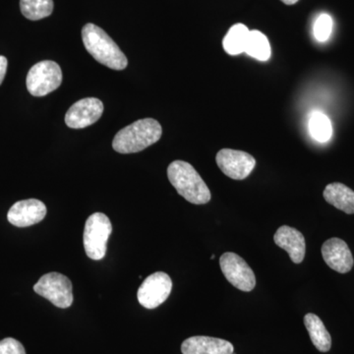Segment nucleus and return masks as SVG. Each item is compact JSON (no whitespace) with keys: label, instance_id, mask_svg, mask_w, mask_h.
<instances>
[{"label":"nucleus","instance_id":"4be33fe9","mask_svg":"<svg viewBox=\"0 0 354 354\" xmlns=\"http://www.w3.org/2000/svg\"><path fill=\"white\" fill-rule=\"evenodd\" d=\"M0 354H26V351L19 341L6 337L0 342Z\"/></svg>","mask_w":354,"mask_h":354},{"label":"nucleus","instance_id":"9b49d317","mask_svg":"<svg viewBox=\"0 0 354 354\" xmlns=\"http://www.w3.org/2000/svg\"><path fill=\"white\" fill-rule=\"evenodd\" d=\"M46 205L38 199L22 200L15 203L8 214L7 220L17 227H27L41 223L46 216Z\"/></svg>","mask_w":354,"mask_h":354},{"label":"nucleus","instance_id":"5701e85b","mask_svg":"<svg viewBox=\"0 0 354 354\" xmlns=\"http://www.w3.org/2000/svg\"><path fill=\"white\" fill-rule=\"evenodd\" d=\"M7 65H8L7 58L0 55V85L3 82L4 78H6Z\"/></svg>","mask_w":354,"mask_h":354},{"label":"nucleus","instance_id":"2eb2a0df","mask_svg":"<svg viewBox=\"0 0 354 354\" xmlns=\"http://www.w3.org/2000/svg\"><path fill=\"white\" fill-rule=\"evenodd\" d=\"M324 198L329 204L348 215L354 214V191L339 183H330L324 190Z\"/></svg>","mask_w":354,"mask_h":354},{"label":"nucleus","instance_id":"b1692460","mask_svg":"<svg viewBox=\"0 0 354 354\" xmlns=\"http://www.w3.org/2000/svg\"><path fill=\"white\" fill-rule=\"evenodd\" d=\"M281 2L286 4V6H293V4L297 3L299 0H281Z\"/></svg>","mask_w":354,"mask_h":354},{"label":"nucleus","instance_id":"f3484780","mask_svg":"<svg viewBox=\"0 0 354 354\" xmlns=\"http://www.w3.org/2000/svg\"><path fill=\"white\" fill-rule=\"evenodd\" d=\"M244 53L260 62H267L271 57V44L263 32L253 30L249 32Z\"/></svg>","mask_w":354,"mask_h":354},{"label":"nucleus","instance_id":"4468645a","mask_svg":"<svg viewBox=\"0 0 354 354\" xmlns=\"http://www.w3.org/2000/svg\"><path fill=\"white\" fill-rule=\"evenodd\" d=\"M234 351L232 342L205 335L191 337L181 344L183 354H234Z\"/></svg>","mask_w":354,"mask_h":354},{"label":"nucleus","instance_id":"0eeeda50","mask_svg":"<svg viewBox=\"0 0 354 354\" xmlns=\"http://www.w3.org/2000/svg\"><path fill=\"white\" fill-rule=\"evenodd\" d=\"M220 266L223 276L234 288L241 291H252L256 286L255 274L250 266L241 256L227 252L221 256Z\"/></svg>","mask_w":354,"mask_h":354},{"label":"nucleus","instance_id":"dca6fc26","mask_svg":"<svg viewBox=\"0 0 354 354\" xmlns=\"http://www.w3.org/2000/svg\"><path fill=\"white\" fill-rule=\"evenodd\" d=\"M304 325L314 346L322 353L329 351L332 346V337L322 320L315 314L308 313L304 317Z\"/></svg>","mask_w":354,"mask_h":354},{"label":"nucleus","instance_id":"1a4fd4ad","mask_svg":"<svg viewBox=\"0 0 354 354\" xmlns=\"http://www.w3.org/2000/svg\"><path fill=\"white\" fill-rule=\"evenodd\" d=\"M216 162L221 171L234 180L245 179L256 165V160L250 153L232 149H221L216 153Z\"/></svg>","mask_w":354,"mask_h":354},{"label":"nucleus","instance_id":"9d476101","mask_svg":"<svg viewBox=\"0 0 354 354\" xmlns=\"http://www.w3.org/2000/svg\"><path fill=\"white\" fill-rule=\"evenodd\" d=\"M104 104L95 97H86L70 106L65 114V123L73 129L90 127L102 118Z\"/></svg>","mask_w":354,"mask_h":354},{"label":"nucleus","instance_id":"7ed1b4c3","mask_svg":"<svg viewBox=\"0 0 354 354\" xmlns=\"http://www.w3.org/2000/svg\"><path fill=\"white\" fill-rule=\"evenodd\" d=\"M169 183L177 193L191 204L204 205L209 202L212 195L208 186L196 169L183 160H174L167 167Z\"/></svg>","mask_w":354,"mask_h":354},{"label":"nucleus","instance_id":"6ab92c4d","mask_svg":"<svg viewBox=\"0 0 354 354\" xmlns=\"http://www.w3.org/2000/svg\"><path fill=\"white\" fill-rule=\"evenodd\" d=\"M53 0H20L21 12L27 19L38 21L51 15Z\"/></svg>","mask_w":354,"mask_h":354},{"label":"nucleus","instance_id":"423d86ee","mask_svg":"<svg viewBox=\"0 0 354 354\" xmlns=\"http://www.w3.org/2000/svg\"><path fill=\"white\" fill-rule=\"evenodd\" d=\"M34 290L58 308H68L73 304L71 281L59 272L44 274L34 286Z\"/></svg>","mask_w":354,"mask_h":354},{"label":"nucleus","instance_id":"39448f33","mask_svg":"<svg viewBox=\"0 0 354 354\" xmlns=\"http://www.w3.org/2000/svg\"><path fill=\"white\" fill-rule=\"evenodd\" d=\"M62 83V71L59 65L50 60L35 64L27 75V88L35 97H44L57 90Z\"/></svg>","mask_w":354,"mask_h":354},{"label":"nucleus","instance_id":"6e6552de","mask_svg":"<svg viewBox=\"0 0 354 354\" xmlns=\"http://www.w3.org/2000/svg\"><path fill=\"white\" fill-rule=\"evenodd\" d=\"M172 290V281L169 274L157 272L143 281L137 293L139 304L147 309H155L164 304Z\"/></svg>","mask_w":354,"mask_h":354},{"label":"nucleus","instance_id":"aec40b11","mask_svg":"<svg viewBox=\"0 0 354 354\" xmlns=\"http://www.w3.org/2000/svg\"><path fill=\"white\" fill-rule=\"evenodd\" d=\"M308 127L310 135L320 143H325V142H328L332 138V122L326 114L320 113V111L312 113L309 120Z\"/></svg>","mask_w":354,"mask_h":354},{"label":"nucleus","instance_id":"a211bd4d","mask_svg":"<svg viewBox=\"0 0 354 354\" xmlns=\"http://www.w3.org/2000/svg\"><path fill=\"white\" fill-rule=\"evenodd\" d=\"M249 29L244 24L232 26L223 41V50L230 55H239L245 50Z\"/></svg>","mask_w":354,"mask_h":354},{"label":"nucleus","instance_id":"412c9836","mask_svg":"<svg viewBox=\"0 0 354 354\" xmlns=\"http://www.w3.org/2000/svg\"><path fill=\"white\" fill-rule=\"evenodd\" d=\"M333 25H334V22L329 14H321L317 18L315 25H314V36L317 41H321V43L327 41L332 34Z\"/></svg>","mask_w":354,"mask_h":354},{"label":"nucleus","instance_id":"20e7f679","mask_svg":"<svg viewBox=\"0 0 354 354\" xmlns=\"http://www.w3.org/2000/svg\"><path fill=\"white\" fill-rule=\"evenodd\" d=\"M111 232L113 225L108 216L95 213L88 216L84 230V247L88 258L99 261L106 256Z\"/></svg>","mask_w":354,"mask_h":354},{"label":"nucleus","instance_id":"f8f14e48","mask_svg":"<svg viewBox=\"0 0 354 354\" xmlns=\"http://www.w3.org/2000/svg\"><path fill=\"white\" fill-rule=\"evenodd\" d=\"M322 256L326 264L330 269L341 274H346L353 269L354 260L351 249L342 239H328L322 246Z\"/></svg>","mask_w":354,"mask_h":354},{"label":"nucleus","instance_id":"393cba45","mask_svg":"<svg viewBox=\"0 0 354 354\" xmlns=\"http://www.w3.org/2000/svg\"><path fill=\"white\" fill-rule=\"evenodd\" d=\"M215 257H216V256H215V255H212V256H211V259H215Z\"/></svg>","mask_w":354,"mask_h":354},{"label":"nucleus","instance_id":"f03ea898","mask_svg":"<svg viewBox=\"0 0 354 354\" xmlns=\"http://www.w3.org/2000/svg\"><path fill=\"white\" fill-rule=\"evenodd\" d=\"M162 134L158 121L144 118L116 133L113 141L114 151L120 153H134L145 150L157 143Z\"/></svg>","mask_w":354,"mask_h":354},{"label":"nucleus","instance_id":"f257e3e1","mask_svg":"<svg viewBox=\"0 0 354 354\" xmlns=\"http://www.w3.org/2000/svg\"><path fill=\"white\" fill-rule=\"evenodd\" d=\"M82 39L86 50L100 64L113 70L127 68L128 60L124 53L102 28L92 23L84 26Z\"/></svg>","mask_w":354,"mask_h":354},{"label":"nucleus","instance_id":"ddd939ff","mask_svg":"<svg viewBox=\"0 0 354 354\" xmlns=\"http://www.w3.org/2000/svg\"><path fill=\"white\" fill-rule=\"evenodd\" d=\"M274 241L288 253L290 260L295 264H300L304 260L306 243L304 234L299 230L283 225L274 234Z\"/></svg>","mask_w":354,"mask_h":354}]
</instances>
